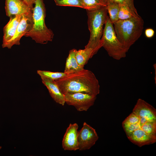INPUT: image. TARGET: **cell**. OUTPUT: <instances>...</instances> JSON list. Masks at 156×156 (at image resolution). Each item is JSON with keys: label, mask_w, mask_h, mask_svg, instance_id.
Here are the masks:
<instances>
[{"label": "cell", "mask_w": 156, "mask_h": 156, "mask_svg": "<svg viewBox=\"0 0 156 156\" xmlns=\"http://www.w3.org/2000/svg\"><path fill=\"white\" fill-rule=\"evenodd\" d=\"M106 7L91 11H87L88 23L90 33L88 43L85 47L90 48L96 54L101 47V39L103 32V27L107 16Z\"/></svg>", "instance_id": "277c9868"}, {"label": "cell", "mask_w": 156, "mask_h": 156, "mask_svg": "<svg viewBox=\"0 0 156 156\" xmlns=\"http://www.w3.org/2000/svg\"><path fill=\"white\" fill-rule=\"evenodd\" d=\"M65 103L74 106L79 111H87L94 104L96 96L78 92L64 95Z\"/></svg>", "instance_id": "8992f818"}, {"label": "cell", "mask_w": 156, "mask_h": 156, "mask_svg": "<svg viewBox=\"0 0 156 156\" xmlns=\"http://www.w3.org/2000/svg\"><path fill=\"white\" fill-rule=\"evenodd\" d=\"M78 127L76 123L69 124L62 140V147L64 150L75 151L78 150Z\"/></svg>", "instance_id": "9c48e42d"}, {"label": "cell", "mask_w": 156, "mask_h": 156, "mask_svg": "<svg viewBox=\"0 0 156 156\" xmlns=\"http://www.w3.org/2000/svg\"><path fill=\"white\" fill-rule=\"evenodd\" d=\"M33 12L23 15L22 18L19 23L14 34L10 40L2 46L3 48L11 49L14 45L20 44L21 38L28 32L31 28L33 24Z\"/></svg>", "instance_id": "ba28073f"}, {"label": "cell", "mask_w": 156, "mask_h": 156, "mask_svg": "<svg viewBox=\"0 0 156 156\" xmlns=\"http://www.w3.org/2000/svg\"><path fill=\"white\" fill-rule=\"evenodd\" d=\"M140 128L148 134L156 136V121H148Z\"/></svg>", "instance_id": "44dd1931"}, {"label": "cell", "mask_w": 156, "mask_h": 156, "mask_svg": "<svg viewBox=\"0 0 156 156\" xmlns=\"http://www.w3.org/2000/svg\"><path fill=\"white\" fill-rule=\"evenodd\" d=\"M107 12L111 22L113 23L116 22L119 19L118 15L120 5L116 2L109 1L106 3Z\"/></svg>", "instance_id": "e0dca14e"}, {"label": "cell", "mask_w": 156, "mask_h": 156, "mask_svg": "<svg viewBox=\"0 0 156 156\" xmlns=\"http://www.w3.org/2000/svg\"><path fill=\"white\" fill-rule=\"evenodd\" d=\"M106 4V3L109 1H112L118 3L120 4H123L128 7L133 12L138 14L137 10L135 7L134 0H103Z\"/></svg>", "instance_id": "603a6c76"}, {"label": "cell", "mask_w": 156, "mask_h": 156, "mask_svg": "<svg viewBox=\"0 0 156 156\" xmlns=\"http://www.w3.org/2000/svg\"><path fill=\"white\" fill-rule=\"evenodd\" d=\"M118 15L119 20H125L139 16L132 11L125 5L120 4Z\"/></svg>", "instance_id": "ffe728a7"}, {"label": "cell", "mask_w": 156, "mask_h": 156, "mask_svg": "<svg viewBox=\"0 0 156 156\" xmlns=\"http://www.w3.org/2000/svg\"><path fill=\"white\" fill-rule=\"evenodd\" d=\"M42 83L47 87L51 97L57 103L64 106L65 103L64 95L61 92L55 81L41 78Z\"/></svg>", "instance_id": "4fadbf2b"}, {"label": "cell", "mask_w": 156, "mask_h": 156, "mask_svg": "<svg viewBox=\"0 0 156 156\" xmlns=\"http://www.w3.org/2000/svg\"><path fill=\"white\" fill-rule=\"evenodd\" d=\"M154 69H155V83L156 84V64H154L153 65Z\"/></svg>", "instance_id": "484cf974"}, {"label": "cell", "mask_w": 156, "mask_h": 156, "mask_svg": "<svg viewBox=\"0 0 156 156\" xmlns=\"http://www.w3.org/2000/svg\"><path fill=\"white\" fill-rule=\"evenodd\" d=\"M98 139L95 130L86 122H84L82 128L78 131V150L89 149L95 144Z\"/></svg>", "instance_id": "52a82bcc"}, {"label": "cell", "mask_w": 156, "mask_h": 156, "mask_svg": "<svg viewBox=\"0 0 156 156\" xmlns=\"http://www.w3.org/2000/svg\"><path fill=\"white\" fill-rule=\"evenodd\" d=\"M28 6L33 10V5L35 4L36 0H23Z\"/></svg>", "instance_id": "d4e9b609"}, {"label": "cell", "mask_w": 156, "mask_h": 156, "mask_svg": "<svg viewBox=\"0 0 156 156\" xmlns=\"http://www.w3.org/2000/svg\"><path fill=\"white\" fill-rule=\"evenodd\" d=\"M56 5L77 7L83 8L79 0H54Z\"/></svg>", "instance_id": "7402d4cb"}, {"label": "cell", "mask_w": 156, "mask_h": 156, "mask_svg": "<svg viewBox=\"0 0 156 156\" xmlns=\"http://www.w3.org/2000/svg\"><path fill=\"white\" fill-rule=\"evenodd\" d=\"M116 36L127 52L140 38L144 29V21L139 15L113 23Z\"/></svg>", "instance_id": "7a4b0ae2"}, {"label": "cell", "mask_w": 156, "mask_h": 156, "mask_svg": "<svg viewBox=\"0 0 156 156\" xmlns=\"http://www.w3.org/2000/svg\"><path fill=\"white\" fill-rule=\"evenodd\" d=\"M55 81L64 95L81 92L97 96L100 93L99 82L95 75L84 68Z\"/></svg>", "instance_id": "6da1fadb"}, {"label": "cell", "mask_w": 156, "mask_h": 156, "mask_svg": "<svg viewBox=\"0 0 156 156\" xmlns=\"http://www.w3.org/2000/svg\"><path fill=\"white\" fill-rule=\"evenodd\" d=\"M101 41L102 47L104 48L110 57L117 60L126 57L127 52L118 39L113 24L108 16L105 24Z\"/></svg>", "instance_id": "5b68a950"}, {"label": "cell", "mask_w": 156, "mask_h": 156, "mask_svg": "<svg viewBox=\"0 0 156 156\" xmlns=\"http://www.w3.org/2000/svg\"><path fill=\"white\" fill-rule=\"evenodd\" d=\"M5 9L6 15L9 17L33 12L23 0H5Z\"/></svg>", "instance_id": "30bf717a"}, {"label": "cell", "mask_w": 156, "mask_h": 156, "mask_svg": "<svg viewBox=\"0 0 156 156\" xmlns=\"http://www.w3.org/2000/svg\"><path fill=\"white\" fill-rule=\"evenodd\" d=\"M93 55V51L92 49L85 47L84 49L77 50L76 57L78 64L84 68L89 59L92 58Z\"/></svg>", "instance_id": "2e32d148"}, {"label": "cell", "mask_w": 156, "mask_h": 156, "mask_svg": "<svg viewBox=\"0 0 156 156\" xmlns=\"http://www.w3.org/2000/svg\"><path fill=\"white\" fill-rule=\"evenodd\" d=\"M132 112L140 117L145 118L149 121H156L155 109L142 99H138Z\"/></svg>", "instance_id": "8fae6325"}, {"label": "cell", "mask_w": 156, "mask_h": 156, "mask_svg": "<svg viewBox=\"0 0 156 156\" xmlns=\"http://www.w3.org/2000/svg\"><path fill=\"white\" fill-rule=\"evenodd\" d=\"M145 34L146 37L148 38H152L154 35L155 31L152 28H147L145 30Z\"/></svg>", "instance_id": "cb8c5ba5"}, {"label": "cell", "mask_w": 156, "mask_h": 156, "mask_svg": "<svg viewBox=\"0 0 156 156\" xmlns=\"http://www.w3.org/2000/svg\"><path fill=\"white\" fill-rule=\"evenodd\" d=\"M76 49H73L70 50L65 64L64 72L66 74L72 73L84 68L78 63L76 58Z\"/></svg>", "instance_id": "9a60e30c"}, {"label": "cell", "mask_w": 156, "mask_h": 156, "mask_svg": "<svg viewBox=\"0 0 156 156\" xmlns=\"http://www.w3.org/2000/svg\"><path fill=\"white\" fill-rule=\"evenodd\" d=\"M37 72L41 78H45L54 81L59 79L67 74L64 72H53L41 70H37Z\"/></svg>", "instance_id": "d6986e66"}, {"label": "cell", "mask_w": 156, "mask_h": 156, "mask_svg": "<svg viewBox=\"0 0 156 156\" xmlns=\"http://www.w3.org/2000/svg\"><path fill=\"white\" fill-rule=\"evenodd\" d=\"M127 137L131 142L140 147L156 142V136L148 134L140 128L133 131Z\"/></svg>", "instance_id": "7c38bea8"}, {"label": "cell", "mask_w": 156, "mask_h": 156, "mask_svg": "<svg viewBox=\"0 0 156 156\" xmlns=\"http://www.w3.org/2000/svg\"><path fill=\"white\" fill-rule=\"evenodd\" d=\"M22 16V15H13L10 17L9 21L3 28V35L2 46L13 37Z\"/></svg>", "instance_id": "5bb4252c"}, {"label": "cell", "mask_w": 156, "mask_h": 156, "mask_svg": "<svg viewBox=\"0 0 156 156\" xmlns=\"http://www.w3.org/2000/svg\"><path fill=\"white\" fill-rule=\"evenodd\" d=\"M2 148V147L1 146H0V149H1Z\"/></svg>", "instance_id": "4316f807"}, {"label": "cell", "mask_w": 156, "mask_h": 156, "mask_svg": "<svg viewBox=\"0 0 156 156\" xmlns=\"http://www.w3.org/2000/svg\"><path fill=\"white\" fill-rule=\"evenodd\" d=\"M83 8L87 11L96 10L103 7L106 4L103 0H79Z\"/></svg>", "instance_id": "ac0fdd59"}, {"label": "cell", "mask_w": 156, "mask_h": 156, "mask_svg": "<svg viewBox=\"0 0 156 156\" xmlns=\"http://www.w3.org/2000/svg\"><path fill=\"white\" fill-rule=\"evenodd\" d=\"M33 9V24L24 36L31 37L37 43L46 44L53 40L54 34L45 23L46 10L43 0H36Z\"/></svg>", "instance_id": "3957f363"}]
</instances>
